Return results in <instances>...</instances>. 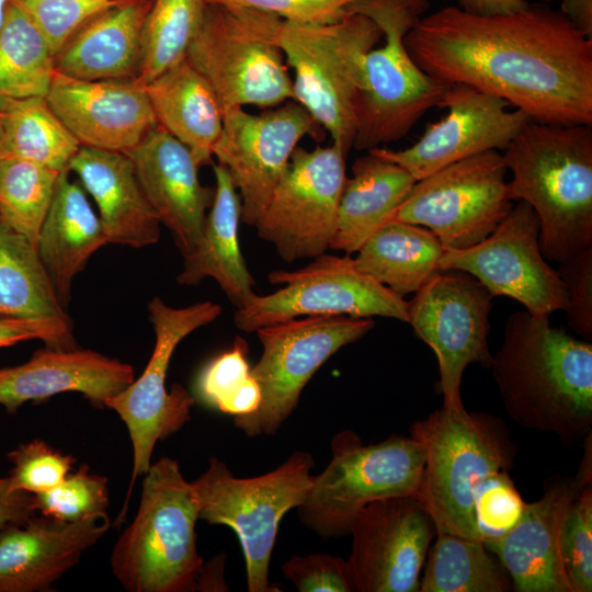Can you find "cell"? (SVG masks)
I'll use <instances>...</instances> for the list:
<instances>
[{"label": "cell", "instance_id": "1", "mask_svg": "<svg viewBox=\"0 0 592 592\" xmlns=\"http://www.w3.org/2000/svg\"><path fill=\"white\" fill-rule=\"evenodd\" d=\"M405 43L446 84L501 98L535 122L592 125V39L560 10L530 3L479 15L448 5L419 18Z\"/></svg>", "mask_w": 592, "mask_h": 592}, {"label": "cell", "instance_id": "2", "mask_svg": "<svg viewBox=\"0 0 592 592\" xmlns=\"http://www.w3.org/2000/svg\"><path fill=\"white\" fill-rule=\"evenodd\" d=\"M490 368L504 409L523 428L576 440L591 432L592 344L528 311L509 316Z\"/></svg>", "mask_w": 592, "mask_h": 592}, {"label": "cell", "instance_id": "3", "mask_svg": "<svg viewBox=\"0 0 592 592\" xmlns=\"http://www.w3.org/2000/svg\"><path fill=\"white\" fill-rule=\"evenodd\" d=\"M513 201L539 220V247L560 263L592 246V125L528 121L504 149Z\"/></svg>", "mask_w": 592, "mask_h": 592}, {"label": "cell", "instance_id": "4", "mask_svg": "<svg viewBox=\"0 0 592 592\" xmlns=\"http://www.w3.org/2000/svg\"><path fill=\"white\" fill-rule=\"evenodd\" d=\"M198 503L179 463L151 464L138 511L116 540L111 569L129 592H192L204 563L196 545Z\"/></svg>", "mask_w": 592, "mask_h": 592}, {"label": "cell", "instance_id": "5", "mask_svg": "<svg viewBox=\"0 0 592 592\" xmlns=\"http://www.w3.org/2000/svg\"><path fill=\"white\" fill-rule=\"evenodd\" d=\"M410 435L425 451L415 498L430 513L436 534L480 540L475 490L487 476L513 466L516 446L509 430L493 414L443 407L414 422Z\"/></svg>", "mask_w": 592, "mask_h": 592}, {"label": "cell", "instance_id": "6", "mask_svg": "<svg viewBox=\"0 0 592 592\" xmlns=\"http://www.w3.org/2000/svg\"><path fill=\"white\" fill-rule=\"evenodd\" d=\"M367 16L303 25L282 22L278 45L293 70V101L300 104L348 156L356 132V103L365 88V58L382 39Z\"/></svg>", "mask_w": 592, "mask_h": 592}, {"label": "cell", "instance_id": "7", "mask_svg": "<svg viewBox=\"0 0 592 592\" xmlns=\"http://www.w3.org/2000/svg\"><path fill=\"white\" fill-rule=\"evenodd\" d=\"M282 20L264 12L207 4L186 59L213 88L223 114L293 101V81L277 38Z\"/></svg>", "mask_w": 592, "mask_h": 592}, {"label": "cell", "instance_id": "8", "mask_svg": "<svg viewBox=\"0 0 592 592\" xmlns=\"http://www.w3.org/2000/svg\"><path fill=\"white\" fill-rule=\"evenodd\" d=\"M350 13L369 18L384 44L365 58V88L356 103L353 148L371 150L405 138L431 109L441 107L448 84L423 71L405 38L420 15L406 0H355Z\"/></svg>", "mask_w": 592, "mask_h": 592}, {"label": "cell", "instance_id": "9", "mask_svg": "<svg viewBox=\"0 0 592 592\" xmlns=\"http://www.w3.org/2000/svg\"><path fill=\"white\" fill-rule=\"evenodd\" d=\"M314 466L310 453L297 451L264 475L238 478L224 462L212 457L207 469L191 482L198 519L228 526L238 536L250 592L280 591L269 580L278 526L283 516L308 496Z\"/></svg>", "mask_w": 592, "mask_h": 592}, {"label": "cell", "instance_id": "10", "mask_svg": "<svg viewBox=\"0 0 592 592\" xmlns=\"http://www.w3.org/2000/svg\"><path fill=\"white\" fill-rule=\"evenodd\" d=\"M425 451L413 436L391 435L364 445L352 430L331 440V460L312 476L308 496L297 508L303 524L323 539L350 534L357 513L389 497L417 494Z\"/></svg>", "mask_w": 592, "mask_h": 592}, {"label": "cell", "instance_id": "11", "mask_svg": "<svg viewBox=\"0 0 592 592\" xmlns=\"http://www.w3.org/2000/svg\"><path fill=\"white\" fill-rule=\"evenodd\" d=\"M148 311L156 335L151 356L140 376L105 403L125 423L133 445L132 477L125 503L115 521L118 526L125 519L136 479L151 465L157 442L178 432L191 418L194 397L179 384L170 391L166 388L171 356L185 337L216 320L221 307L206 300L174 308L155 296Z\"/></svg>", "mask_w": 592, "mask_h": 592}, {"label": "cell", "instance_id": "12", "mask_svg": "<svg viewBox=\"0 0 592 592\" xmlns=\"http://www.w3.org/2000/svg\"><path fill=\"white\" fill-rule=\"evenodd\" d=\"M375 327L372 317L310 316L269 325L255 332L262 354L250 374L261 389L259 408L235 417L246 435H274L298 405L318 368L341 348Z\"/></svg>", "mask_w": 592, "mask_h": 592}, {"label": "cell", "instance_id": "13", "mask_svg": "<svg viewBox=\"0 0 592 592\" xmlns=\"http://www.w3.org/2000/svg\"><path fill=\"white\" fill-rule=\"evenodd\" d=\"M508 171L498 150L448 164L415 181L392 220L428 228L445 250L475 246L513 207Z\"/></svg>", "mask_w": 592, "mask_h": 592}, {"label": "cell", "instance_id": "14", "mask_svg": "<svg viewBox=\"0 0 592 592\" xmlns=\"http://www.w3.org/2000/svg\"><path fill=\"white\" fill-rule=\"evenodd\" d=\"M295 271L276 270L270 283L282 285L267 295L253 293L234 316L244 332L300 317L345 315L408 321L407 301L360 271L349 254L322 253Z\"/></svg>", "mask_w": 592, "mask_h": 592}, {"label": "cell", "instance_id": "15", "mask_svg": "<svg viewBox=\"0 0 592 592\" xmlns=\"http://www.w3.org/2000/svg\"><path fill=\"white\" fill-rule=\"evenodd\" d=\"M492 295L474 276L440 270L407 301L408 323L435 353L443 407L464 408L460 383L471 363L490 368L488 344Z\"/></svg>", "mask_w": 592, "mask_h": 592}, {"label": "cell", "instance_id": "16", "mask_svg": "<svg viewBox=\"0 0 592 592\" xmlns=\"http://www.w3.org/2000/svg\"><path fill=\"white\" fill-rule=\"evenodd\" d=\"M341 148L296 147L255 229L292 263L312 259L330 249L341 192L346 179Z\"/></svg>", "mask_w": 592, "mask_h": 592}, {"label": "cell", "instance_id": "17", "mask_svg": "<svg viewBox=\"0 0 592 592\" xmlns=\"http://www.w3.org/2000/svg\"><path fill=\"white\" fill-rule=\"evenodd\" d=\"M439 270L468 273L494 296L521 303L535 317L565 310L563 282L539 247V220L533 208L517 201L506 217L482 241L466 249L445 250Z\"/></svg>", "mask_w": 592, "mask_h": 592}, {"label": "cell", "instance_id": "18", "mask_svg": "<svg viewBox=\"0 0 592 592\" xmlns=\"http://www.w3.org/2000/svg\"><path fill=\"white\" fill-rule=\"evenodd\" d=\"M319 127L295 101L260 114L243 109L223 114L213 155L228 170L239 193L244 225L257 227L298 143L308 135L316 137Z\"/></svg>", "mask_w": 592, "mask_h": 592}, {"label": "cell", "instance_id": "19", "mask_svg": "<svg viewBox=\"0 0 592 592\" xmlns=\"http://www.w3.org/2000/svg\"><path fill=\"white\" fill-rule=\"evenodd\" d=\"M350 534L346 563L354 591H419L420 571L436 528L414 496L368 503L355 516Z\"/></svg>", "mask_w": 592, "mask_h": 592}, {"label": "cell", "instance_id": "20", "mask_svg": "<svg viewBox=\"0 0 592 592\" xmlns=\"http://www.w3.org/2000/svg\"><path fill=\"white\" fill-rule=\"evenodd\" d=\"M501 98L463 83L448 84L441 107L446 116L429 125L412 146L368 151L406 169L417 181L459 160L490 151L504 150L531 121Z\"/></svg>", "mask_w": 592, "mask_h": 592}, {"label": "cell", "instance_id": "21", "mask_svg": "<svg viewBox=\"0 0 592 592\" xmlns=\"http://www.w3.org/2000/svg\"><path fill=\"white\" fill-rule=\"evenodd\" d=\"M46 100L84 147L126 152L158 125L138 80H83L56 71Z\"/></svg>", "mask_w": 592, "mask_h": 592}, {"label": "cell", "instance_id": "22", "mask_svg": "<svg viewBox=\"0 0 592 592\" xmlns=\"http://www.w3.org/2000/svg\"><path fill=\"white\" fill-rule=\"evenodd\" d=\"M161 225L171 232L182 257L197 246L215 189L203 186L190 149L161 126L153 127L125 152Z\"/></svg>", "mask_w": 592, "mask_h": 592}, {"label": "cell", "instance_id": "23", "mask_svg": "<svg viewBox=\"0 0 592 592\" xmlns=\"http://www.w3.org/2000/svg\"><path fill=\"white\" fill-rule=\"evenodd\" d=\"M109 528L107 514L76 522L35 514L0 527V592L48 591Z\"/></svg>", "mask_w": 592, "mask_h": 592}, {"label": "cell", "instance_id": "24", "mask_svg": "<svg viewBox=\"0 0 592 592\" xmlns=\"http://www.w3.org/2000/svg\"><path fill=\"white\" fill-rule=\"evenodd\" d=\"M581 488L576 479L551 478L538 500L525 502L511 530L483 543L509 573L514 591L571 592L559 554V533Z\"/></svg>", "mask_w": 592, "mask_h": 592}, {"label": "cell", "instance_id": "25", "mask_svg": "<svg viewBox=\"0 0 592 592\" xmlns=\"http://www.w3.org/2000/svg\"><path fill=\"white\" fill-rule=\"evenodd\" d=\"M134 379L133 366L119 360L92 350L46 346L23 364L0 368V406L12 413L29 401L72 391L104 408Z\"/></svg>", "mask_w": 592, "mask_h": 592}, {"label": "cell", "instance_id": "26", "mask_svg": "<svg viewBox=\"0 0 592 592\" xmlns=\"http://www.w3.org/2000/svg\"><path fill=\"white\" fill-rule=\"evenodd\" d=\"M153 0H115L55 54L57 72L83 80H137L143 29Z\"/></svg>", "mask_w": 592, "mask_h": 592}, {"label": "cell", "instance_id": "27", "mask_svg": "<svg viewBox=\"0 0 592 592\" xmlns=\"http://www.w3.org/2000/svg\"><path fill=\"white\" fill-rule=\"evenodd\" d=\"M68 170L93 197L107 243L143 248L159 240L161 224L125 152L81 146Z\"/></svg>", "mask_w": 592, "mask_h": 592}, {"label": "cell", "instance_id": "28", "mask_svg": "<svg viewBox=\"0 0 592 592\" xmlns=\"http://www.w3.org/2000/svg\"><path fill=\"white\" fill-rule=\"evenodd\" d=\"M69 170L59 172L36 249L59 301L66 308L73 278L91 255L107 243L99 216Z\"/></svg>", "mask_w": 592, "mask_h": 592}, {"label": "cell", "instance_id": "29", "mask_svg": "<svg viewBox=\"0 0 592 592\" xmlns=\"http://www.w3.org/2000/svg\"><path fill=\"white\" fill-rule=\"evenodd\" d=\"M213 169L216 181L213 203L201 239L195 249L183 257V269L177 281L181 285L193 286L205 277H212L238 309L254 293V278L238 241L240 196L228 170L219 163Z\"/></svg>", "mask_w": 592, "mask_h": 592}, {"label": "cell", "instance_id": "30", "mask_svg": "<svg viewBox=\"0 0 592 592\" xmlns=\"http://www.w3.org/2000/svg\"><path fill=\"white\" fill-rule=\"evenodd\" d=\"M415 181L406 169L372 151L356 159L341 192L330 249L349 255L357 252L392 220Z\"/></svg>", "mask_w": 592, "mask_h": 592}, {"label": "cell", "instance_id": "31", "mask_svg": "<svg viewBox=\"0 0 592 592\" xmlns=\"http://www.w3.org/2000/svg\"><path fill=\"white\" fill-rule=\"evenodd\" d=\"M145 88L158 125L190 149L198 167L212 162L223 112L204 76L185 57Z\"/></svg>", "mask_w": 592, "mask_h": 592}, {"label": "cell", "instance_id": "32", "mask_svg": "<svg viewBox=\"0 0 592 592\" xmlns=\"http://www.w3.org/2000/svg\"><path fill=\"white\" fill-rule=\"evenodd\" d=\"M445 249L428 228L390 220L357 250L356 267L403 297L414 294L440 270Z\"/></svg>", "mask_w": 592, "mask_h": 592}, {"label": "cell", "instance_id": "33", "mask_svg": "<svg viewBox=\"0 0 592 592\" xmlns=\"http://www.w3.org/2000/svg\"><path fill=\"white\" fill-rule=\"evenodd\" d=\"M4 157L62 171L81 145L50 109L46 96H0Z\"/></svg>", "mask_w": 592, "mask_h": 592}, {"label": "cell", "instance_id": "34", "mask_svg": "<svg viewBox=\"0 0 592 592\" xmlns=\"http://www.w3.org/2000/svg\"><path fill=\"white\" fill-rule=\"evenodd\" d=\"M0 317L69 318L36 246L0 215Z\"/></svg>", "mask_w": 592, "mask_h": 592}, {"label": "cell", "instance_id": "35", "mask_svg": "<svg viewBox=\"0 0 592 592\" xmlns=\"http://www.w3.org/2000/svg\"><path fill=\"white\" fill-rule=\"evenodd\" d=\"M55 54L44 33L13 0L0 26V96H46L55 76Z\"/></svg>", "mask_w": 592, "mask_h": 592}, {"label": "cell", "instance_id": "36", "mask_svg": "<svg viewBox=\"0 0 592 592\" xmlns=\"http://www.w3.org/2000/svg\"><path fill=\"white\" fill-rule=\"evenodd\" d=\"M420 581L421 592H505L513 589L502 563L482 542L436 534Z\"/></svg>", "mask_w": 592, "mask_h": 592}, {"label": "cell", "instance_id": "37", "mask_svg": "<svg viewBox=\"0 0 592 592\" xmlns=\"http://www.w3.org/2000/svg\"><path fill=\"white\" fill-rule=\"evenodd\" d=\"M205 0H153L143 29L144 86L186 57L205 11Z\"/></svg>", "mask_w": 592, "mask_h": 592}, {"label": "cell", "instance_id": "38", "mask_svg": "<svg viewBox=\"0 0 592 592\" xmlns=\"http://www.w3.org/2000/svg\"><path fill=\"white\" fill-rule=\"evenodd\" d=\"M58 175L59 171L15 157L0 161V215L35 246Z\"/></svg>", "mask_w": 592, "mask_h": 592}, {"label": "cell", "instance_id": "39", "mask_svg": "<svg viewBox=\"0 0 592 592\" xmlns=\"http://www.w3.org/2000/svg\"><path fill=\"white\" fill-rule=\"evenodd\" d=\"M36 511L64 522L106 514L109 480L81 465L55 488L34 494Z\"/></svg>", "mask_w": 592, "mask_h": 592}, {"label": "cell", "instance_id": "40", "mask_svg": "<svg viewBox=\"0 0 592 592\" xmlns=\"http://www.w3.org/2000/svg\"><path fill=\"white\" fill-rule=\"evenodd\" d=\"M559 554L571 592L592 591V487L579 490L562 519Z\"/></svg>", "mask_w": 592, "mask_h": 592}, {"label": "cell", "instance_id": "41", "mask_svg": "<svg viewBox=\"0 0 592 592\" xmlns=\"http://www.w3.org/2000/svg\"><path fill=\"white\" fill-rule=\"evenodd\" d=\"M12 464L9 474L11 488L32 494L46 492L71 473L76 458L36 439L20 444L8 453Z\"/></svg>", "mask_w": 592, "mask_h": 592}, {"label": "cell", "instance_id": "42", "mask_svg": "<svg viewBox=\"0 0 592 592\" xmlns=\"http://www.w3.org/2000/svg\"><path fill=\"white\" fill-rule=\"evenodd\" d=\"M524 504L509 471H498L482 479L474 496L480 542L499 538L511 530L520 519Z\"/></svg>", "mask_w": 592, "mask_h": 592}, {"label": "cell", "instance_id": "43", "mask_svg": "<svg viewBox=\"0 0 592 592\" xmlns=\"http://www.w3.org/2000/svg\"><path fill=\"white\" fill-rule=\"evenodd\" d=\"M36 23L56 54L70 35L115 0H13Z\"/></svg>", "mask_w": 592, "mask_h": 592}, {"label": "cell", "instance_id": "44", "mask_svg": "<svg viewBox=\"0 0 592 592\" xmlns=\"http://www.w3.org/2000/svg\"><path fill=\"white\" fill-rule=\"evenodd\" d=\"M248 351L246 340L236 337L229 350L205 365L195 383V395L204 405L219 411L246 383L250 376Z\"/></svg>", "mask_w": 592, "mask_h": 592}, {"label": "cell", "instance_id": "45", "mask_svg": "<svg viewBox=\"0 0 592 592\" xmlns=\"http://www.w3.org/2000/svg\"><path fill=\"white\" fill-rule=\"evenodd\" d=\"M355 0H205L207 4L251 9L303 25L333 23L350 14Z\"/></svg>", "mask_w": 592, "mask_h": 592}, {"label": "cell", "instance_id": "46", "mask_svg": "<svg viewBox=\"0 0 592 592\" xmlns=\"http://www.w3.org/2000/svg\"><path fill=\"white\" fill-rule=\"evenodd\" d=\"M556 272L565 284L568 326L583 340H592V246L558 263Z\"/></svg>", "mask_w": 592, "mask_h": 592}, {"label": "cell", "instance_id": "47", "mask_svg": "<svg viewBox=\"0 0 592 592\" xmlns=\"http://www.w3.org/2000/svg\"><path fill=\"white\" fill-rule=\"evenodd\" d=\"M282 571L299 592L354 591L346 560L329 554L293 556Z\"/></svg>", "mask_w": 592, "mask_h": 592}, {"label": "cell", "instance_id": "48", "mask_svg": "<svg viewBox=\"0 0 592 592\" xmlns=\"http://www.w3.org/2000/svg\"><path fill=\"white\" fill-rule=\"evenodd\" d=\"M70 318L0 317V349L29 340H41L53 349L77 348Z\"/></svg>", "mask_w": 592, "mask_h": 592}, {"label": "cell", "instance_id": "49", "mask_svg": "<svg viewBox=\"0 0 592 592\" xmlns=\"http://www.w3.org/2000/svg\"><path fill=\"white\" fill-rule=\"evenodd\" d=\"M36 513L34 494L12 489L8 476L0 478V527L24 524Z\"/></svg>", "mask_w": 592, "mask_h": 592}, {"label": "cell", "instance_id": "50", "mask_svg": "<svg viewBox=\"0 0 592 592\" xmlns=\"http://www.w3.org/2000/svg\"><path fill=\"white\" fill-rule=\"evenodd\" d=\"M261 401V389L250 374L246 383L220 407L219 411L234 417L254 412Z\"/></svg>", "mask_w": 592, "mask_h": 592}, {"label": "cell", "instance_id": "51", "mask_svg": "<svg viewBox=\"0 0 592 592\" xmlns=\"http://www.w3.org/2000/svg\"><path fill=\"white\" fill-rule=\"evenodd\" d=\"M462 10L479 15L508 14L524 10L527 0H456Z\"/></svg>", "mask_w": 592, "mask_h": 592}, {"label": "cell", "instance_id": "52", "mask_svg": "<svg viewBox=\"0 0 592 592\" xmlns=\"http://www.w3.org/2000/svg\"><path fill=\"white\" fill-rule=\"evenodd\" d=\"M560 12L577 31L592 39V0H561Z\"/></svg>", "mask_w": 592, "mask_h": 592}, {"label": "cell", "instance_id": "53", "mask_svg": "<svg viewBox=\"0 0 592 592\" xmlns=\"http://www.w3.org/2000/svg\"><path fill=\"white\" fill-rule=\"evenodd\" d=\"M225 555H218L203 563L196 581V591H226L224 580Z\"/></svg>", "mask_w": 592, "mask_h": 592}, {"label": "cell", "instance_id": "54", "mask_svg": "<svg viewBox=\"0 0 592 592\" xmlns=\"http://www.w3.org/2000/svg\"><path fill=\"white\" fill-rule=\"evenodd\" d=\"M406 1L419 15L425 12L430 5V0H406Z\"/></svg>", "mask_w": 592, "mask_h": 592}, {"label": "cell", "instance_id": "55", "mask_svg": "<svg viewBox=\"0 0 592 592\" xmlns=\"http://www.w3.org/2000/svg\"><path fill=\"white\" fill-rule=\"evenodd\" d=\"M8 0H0V26L2 24Z\"/></svg>", "mask_w": 592, "mask_h": 592}, {"label": "cell", "instance_id": "56", "mask_svg": "<svg viewBox=\"0 0 592 592\" xmlns=\"http://www.w3.org/2000/svg\"><path fill=\"white\" fill-rule=\"evenodd\" d=\"M4 157V146H3V134H2V127L0 122V161Z\"/></svg>", "mask_w": 592, "mask_h": 592}, {"label": "cell", "instance_id": "57", "mask_svg": "<svg viewBox=\"0 0 592 592\" xmlns=\"http://www.w3.org/2000/svg\"><path fill=\"white\" fill-rule=\"evenodd\" d=\"M542 2H550V1H554V0H539Z\"/></svg>", "mask_w": 592, "mask_h": 592}]
</instances>
